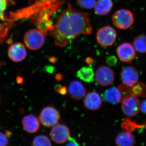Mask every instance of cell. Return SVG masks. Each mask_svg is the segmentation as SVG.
I'll use <instances>...</instances> for the list:
<instances>
[{
	"mask_svg": "<svg viewBox=\"0 0 146 146\" xmlns=\"http://www.w3.org/2000/svg\"><path fill=\"white\" fill-rule=\"evenodd\" d=\"M25 44L29 49L36 50L44 44L45 35L39 30L32 29L27 32L24 36Z\"/></svg>",
	"mask_w": 146,
	"mask_h": 146,
	"instance_id": "3957f363",
	"label": "cell"
},
{
	"mask_svg": "<svg viewBox=\"0 0 146 146\" xmlns=\"http://www.w3.org/2000/svg\"><path fill=\"white\" fill-rule=\"evenodd\" d=\"M68 93L72 98L80 100L85 96L86 90L80 82L74 80L69 85Z\"/></svg>",
	"mask_w": 146,
	"mask_h": 146,
	"instance_id": "9a60e30c",
	"label": "cell"
},
{
	"mask_svg": "<svg viewBox=\"0 0 146 146\" xmlns=\"http://www.w3.org/2000/svg\"><path fill=\"white\" fill-rule=\"evenodd\" d=\"M94 76L95 74L93 69L88 67H82L77 73L78 77L86 82H91L94 81Z\"/></svg>",
	"mask_w": 146,
	"mask_h": 146,
	"instance_id": "d6986e66",
	"label": "cell"
},
{
	"mask_svg": "<svg viewBox=\"0 0 146 146\" xmlns=\"http://www.w3.org/2000/svg\"><path fill=\"white\" fill-rule=\"evenodd\" d=\"M113 6L112 0H98L94 6V10L97 15L103 16L108 14Z\"/></svg>",
	"mask_w": 146,
	"mask_h": 146,
	"instance_id": "e0dca14e",
	"label": "cell"
},
{
	"mask_svg": "<svg viewBox=\"0 0 146 146\" xmlns=\"http://www.w3.org/2000/svg\"><path fill=\"white\" fill-rule=\"evenodd\" d=\"M68 143L65 145L66 146H79L76 141L74 138L70 136L68 140Z\"/></svg>",
	"mask_w": 146,
	"mask_h": 146,
	"instance_id": "4316f807",
	"label": "cell"
},
{
	"mask_svg": "<svg viewBox=\"0 0 146 146\" xmlns=\"http://www.w3.org/2000/svg\"><path fill=\"white\" fill-rule=\"evenodd\" d=\"M86 63L89 65H91L93 63V59L91 57H88L85 60Z\"/></svg>",
	"mask_w": 146,
	"mask_h": 146,
	"instance_id": "4dcf8cb0",
	"label": "cell"
},
{
	"mask_svg": "<svg viewBox=\"0 0 146 146\" xmlns=\"http://www.w3.org/2000/svg\"><path fill=\"white\" fill-rule=\"evenodd\" d=\"M133 46L138 52L146 53V35L142 34L136 36L133 42Z\"/></svg>",
	"mask_w": 146,
	"mask_h": 146,
	"instance_id": "ffe728a7",
	"label": "cell"
},
{
	"mask_svg": "<svg viewBox=\"0 0 146 146\" xmlns=\"http://www.w3.org/2000/svg\"><path fill=\"white\" fill-rule=\"evenodd\" d=\"M84 106L92 111L98 110L101 107L102 101L98 93L95 91L90 92L85 96L84 100Z\"/></svg>",
	"mask_w": 146,
	"mask_h": 146,
	"instance_id": "4fadbf2b",
	"label": "cell"
},
{
	"mask_svg": "<svg viewBox=\"0 0 146 146\" xmlns=\"http://www.w3.org/2000/svg\"><path fill=\"white\" fill-rule=\"evenodd\" d=\"M55 90L58 94L63 96L66 95L68 92L67 88L65 86H61L60 84H58L55 86Z\"/></svg>",
	"mask_w": 146,
	"mask_h": 146,
	"instance_id": "d4e9b609",
	"label": "cell"
},
{
	"mask_svg": "<svg viewBox=\"0 0 146 146\" xmlns=\"http://www.w3.org/2000/svg\"><path fill=\"white\" fill-rule=\"evenodd\" d=\"M115 78L114 71L106 66L100 67L96 71L95 74L96 81L102 86L110 85L114 81Z\"/></svg>",
	"mask_w": 146,
	"mask_h": 146,
	"instance_id": "9c48e42d",
	"label": "cell"
},
{
	"mask_svg": "<svg viewBox=\"0 0 146 146\" xmlns=\"http://www.w3.org/2000/svg\"><path fill=\"white\" fill-rule=\"evenodd\" d=\"M7 5L6 0H0V20L3 21H7L5 16V11Z\"/></svg>",
	"mask_w": 146,
	"mask_h": 146,
	"instance_id": "cb8c5ba5",
	"label": "cell"
},
{
	"mask_svg": "<svg viewBox=\"0 0 146 146\" xmlns=\"http://www.w3.org/2000/svg\"><path fill=\"white\" fill-rule=\"evenodd\" d=\"M96 0H77L78 5L82 8L85 9H92L94 7Z\"/></svg>",
	"mask_w": 146,
	"mask_h": 146,
	"instance_id": "603a6c76",
	"label": "cell"
},
{
	"mask_svg": "<svg viewBox=\"0 0 146 146\" xmlns=\"http://www.w3.org/2000/svg\"><path fill=\"white\" fill-rule=\"evenodd\" d=\"M11 134H12V133H11V132L10 131H5V134L6 136L7 137V138H8V137H10V136H11Z\"/></svg>",
	"mask_w": 146,
	"mask_h": 146,
	"instance_id": "1f68e13d",
	"label": "cell"
},
{
	"mask_svg": "<svg viewBox=\"0 0 146 146\" xmlns=\"http://www.w3.org/2000/svg\"><path fill=\"white\" fill-rule=\"evenodd\" d=\"M50 136L56 143L63 144L67 142L70 136V131L67 126L58 123L52 127Z\"/></svg>",
	"mask_w": 146,
	"mask_h": 146,
	"instance_id": "ba28073f",
	"label": "cell"
},
{
	"mask_svg": "<svg viewBox=\"0 0 146 146\" xmlns=\"http://www.w3.org/2000/svg\"><path fill=\"white\" fill-rule=\"evenodd\" d=\"M55 78L56 80V81L60 82L63 80L64 78L63 75L60 73H58L55 76Z\"/></svg>",
	"mask_w": 146,
	"mask_h": 146,
	"instance_id": "f1b7e54d",
	"label": "cell"
},
{
	"mask_svg": "<svg viewBox=\"0 0 146 146\" xmlns=\"http://www.w3.org/2000/svg\"><path fill=\"white\" fill-rule=\"evenodd\" d=\"M121 126L123 130L132 133L133 131L137 129L146 127V124H138L135 121H131L129 118H126L121 123Z\"/></svg>",
	"mask_w": 146,
	"mask_h": 146,
	"instance_id": "44dd1931",
	"label": "cell"
},
{
	"mask_svg": "<svg viewBox=\"0 0 146 146\" xmlns=\"http://www.w3.org/2000/svg\"><path fill=\"white\" fill-rule=\"evenodd\" d=\"M112 21L117 28L127 30L130 28L134 23V16L130 10L121 9L117 11L112 15Z\"/></svg>",
	"mask_w": 146,
	"mask_h": 146,
	"instance_id": "7a4b0ae2",
	"label": "cell"
},
{
	"mask_svg": "<svg viewBox=\"0 0 146 146\" xmlns=\"http://www.w3.org/2000/svg\"><path fill=\"white\" fill-rule=\"evenodd\" d=\"M0 102H1V98H0Z\"/></svg>",
	"mask_w": 146,
	"mask_h": 146,
	"instance_id": "8d00e7d4",
	"label": "cell"
},
{
	"mask_svg": "<svg viewBox=\"0 0 146 146\" xmlns=\"http://www.w3.org/2000/svg\"><path fill=\"white\" fill-rule=\"evenodd\" d=\"M1 63H0V66H1Z\"/></svg>",
	"mask_w": 146,
	"mask_h": 146,
	"instance_id": "d590c367",
	"label": "cell"
},
{
	"mask_svg": "<svg viewBox=\"0 0 146 146\" xmlns=\"http://www.w3.org/2000/svg\"><path fill=\"white\" fill-rule=\"evenodd\" d=\"M97 42L104 47L111 46L116 42L117 33L115 30L110 26L101 28L96 35Z\"/></svg>",
	"mask_w": 146,
	"mask_h": 146,
	"instance_id": "5b68a950",
	"label": "cell"
},
{
	"mask_svg": "<svg viewBox=\"0 0 146 146\" xmlns=\"http://www.w3.org/2000/svg\"><path fill=\"white\" fill-rule=\"evenodd\" d=\"M50 62H52V63H54L56 61L55 58H50Z\"/></svg>",
	"mask_w": 146,
	"mask_h": 146,
	"instance_id": "836d02e7",
	"label": "cell"
},
{
	"mask_svg": "<svg viewBox=\"0 0 146 146\" xmlns=\"http://www.w3.org/2000/svg\"><path fill=\"white\" fill-rule=\"evenodd\" d=\"M47 72H48L49 73H52V72L53 71L54 68H53L52 67H50V68H49L48 67V68H47Z\"/></svg>",
	"mask_w": 146,
	"mask_h": 146,
	"instance_id": "d6a6232c",
	"label": "cell"
},
{
	"mask_svg": "<svg viewBox=\"0 0 146 146\" xmlns=\"http://www.w3.org/2000/svg\"><path fill=\"white\" fill-rule=\"evenodd\" d=\"M121 102L122 111L127 117H135L140 112L141 103L137 97H126L122 99Z\"/></svg>",
	"mask_w": 146,
	"mask_h": 146,
	"instance_id": "52a82bcc",
	"label": "cell"
},
{
	"mask_svg": "<svg viewBox=\"0 0 146 146\" xmlns=\"http://www.w3.org/2000/svg\"><path fill=\"white\" fill-rule=\"evenodd\" d=\"M16 82L19 84H22L24 82V79L21 76L18 75L16 77Z\"/></svg>",
	"mask_w": 146,
	"mask_h": 146,
	"instance_id": "f546056e",
	"label": "cell"
},
{
	"mask_svg": "<svg viewBox=\"0 0 146 146\" xmlns=\"http://www.w3.org/2000/svg\"><path fill=\"white\" fill-rule=\"evenodd\" d=\"M140 110L143 113L146 115V99L144 100L141 104Z\"/></svg>",
	"mask_w": 146,
	"mask_h": 146,
	"instance_id": "83f0119b",
	"label": "cell"
},
{
	"mask_svg": "<svg viewBox=\"0 0 146 146\" xmlns=\"http://www.w3.org/2000/svg\"><path fill=\"white\" fill-rule=\"evenodd\" d=\"M121 76L122 83L129 86H133L138 82L139 78L138 71L132 66L123 68Z\"/></svg>",
	"mask_w": 146,
	"mask_h": 146,
	"instance_id": "7c38bea8",
	"label": "cell"
},
{
	"mask_svg": "<svg viewBox=\"0 0 146 146\" xmlns=\"http://www.w3.org/2000/svg\"><path fill=\"white\" fill-rule=\"evenodd\" d=\"M115 143L118 146H133L136 144V139L132 133L124 131L117 135Z\"/></svg>",
	"mask_w": 146,
	"mask_h": 146,
	"instance_id": "2e32d148",
	"label": "cell"
},
{
	"mask_svg": "<svg viewBox=\"0 0 146 146\" xmlns=\"http://www.w3.org/2000/svg\"><path fill=\"white\" fill-rule=\"evenodd\" d=\"M121 91L123 98L133 96L146 98V85L138 81L132 86H129L122 83L118 87Z\"/></svg>",
	"mask_w": 146,
	"mask_h": 146,
	"instance_id": "8992f818",
	"label": "cell"
},
{
	"mask_svg": "<svg viewBox=\"0 0 146 146\" xmlns=\"http://www.w3.org/2000/svg\"><path fill=\"white\" fill-rule=\"evenodd\" d=\"M32 145L34 146H51V142L48 137L44 135L36 136L33 139Z\"/></svg>",
	"mask_w": 146,
	"mask_h": 146,
	"instance_id": "7402d4cb",
	"label": "cell"
},
{
	"mask_svg": "<svg viewBox=\"0 0 146 146\" xmlns=\"http://www.w3.org/2000/svg\"><path fill=\"white\" fill-rule=\"evenodd\" d=\"M104 98L106 101L113 104L119 103L123 98L121 91L115 87H111L105 91Z\"/></svg>",
	"mask_w": 146,
	"mask_h": 146,
	"instance_id": "ac0fdd59",
	"label": "cell"
},
{
	"mask_svg": "<svg viewBox=\"0 0 146 146\" xmlns=\"http://www.w3.org/2000/svg\"><path fill=\"white\" fill-rule=\"evenodd\" d=\"M145 123H146V121L145 122Z\"/></svg>",
	"mask_w": 146,
	"mask_h": 146,
	"instance_id": "74e56055",
	"label": "cell"
},
{
	"mask_svg": "<svg viewBox=\"0 0 146 146\" xmlns=\"http://www.w3.org/2000/svg\"><path fill=\"white\" fill-rule=\"evenodd\" d=\"M9 57L13 62H20L27 56V52L25 46L20 42L14 43L9 48Z\"/></svg>",
	"mask_w": 146,
	"mask_h": 146,
	"instance_id": "8fae6325",
	"label": "cell"
},
{
	"mask_svg": "<svg viewBox=\"0 0 146 146\" xmlns=\"http://www.w3.org/2000/svg\"><path fill=\"white\" fill-rule=\"evenodd\" d=\"M117 54L119 60L125 63H130L136 57V50L131 44L124 42L118 46Z\"/></svg>",
	"mask_w": 146,
	"mask_h": 146,
	"instance_id": "30bf717a",
	"label": "cell"
},
{
	"mask_svg": "<svg viewBox=\"0 0 146 146\" xmlns=\"http://www.w3.org/2000/svg\"><path fill=\"white\" fill-rule=\"evenodd\" d=\"M39 121L46 127L50 128L57 124L60 119L59 111L52 105L44 108L39 115Z\"/></svg>",
	"mask_w": 146,
	"mask_h": 146,
	"instance_id": "277c9868",
	"label": "cell"
},
{
	"mask_svg": "<svg viewBox=\"0 0 146 146\" xmlns=\"http://www.w3.org/2000/svg\"><path fill=\"white\" fill-rule=\"evenodd\" d=\"M7 1H11L12 0H6Z\"/></svg>",
	"mask_w": 146,
	"mask_h": 146,
	"instance_id": "e575fe53",
	"label": "cell"
},
{
	"mask_svg": "<svg viewBox=\"0 0 146 146\" xmlns=\"http://www.w3.org/2000/svg\"><path fill=\"white\" fill-rule=\"evenodd\" d=\"M90 14L76 11L70 3L63 10L50 31L54 39L56 46L66 47L70 42L81 35L91 34L93 28L90 23Z\"/></svg>",
	"mask_w": 146,
	"mask_h": 146,
	"instance_id": "6da1fadb",
	"label": "cell"
},
{
	"mask_svg": "<svg viewBox=\"0 0 146 146\" xmlns=\"http://www.w3.org/2000/svg\"><path fill=\"white\" fill-rule=\"evenodd\" d=\"M39 119L32 114L26 115L22 121L24 130L29 133H36L40 128Z\"/></svg>",
	"mask_w": 146,
	"mask_h": 146,
	"instance_id": "5bb4252c",
	"label": "cell"
},
{
	"mask_svg": "<svg viewBox=\"0 0 146 146\" xmlns=\"http://www.w3.org/2000/svg\"><path fill=\"white\" fill-rule=\"evenodd\" d=\"M9 144L7 137L5 134L0 131V146H5Z\"/></svg>",
	"mask_w": 146,
	"mask_h": 146,
	"instance_id": "484cf974",
	"label": "cell"
}]
</instances>
